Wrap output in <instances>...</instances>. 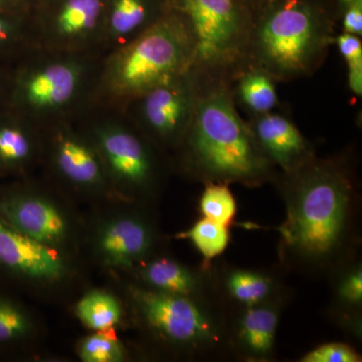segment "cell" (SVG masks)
I'll return each instance as SVG.
<instances>
[{"label":"cell","instance_id":"22","mask_svg":"<svg viewBox=\"0 0 362 362\" xmlns=\"http://www.w3.org/2000/svg\"><path fill=\"white\" fill-rule=\"evenodd\" d=\"M225 284L228 294L247 308L268 302L275 288L270 277L249 270L230 272Z\"/></svg>","mask_w":362,"mask_h":362},{"label":"cell","instance_id":"28","mask_svg":"<svg viewBox=\"0 0 362 362\" xmlns=\"http://www.w3.org/2000/svg\"><path fill=\"white\" fill-rule=\"evenodd\" d=\"M303 362H358L361 357L358 354L343 343H328L308 352L301 359Z\"/></svg>","mask_w":362,"mask_h":362},{"label":"cell","instance_id":"33","mask_svg":"<svg viewBox=\"0 0 362 362\" xmlns=\"http://www.w3.org/2000/svg\"><path fill=\"white\" fill-rule=\"evenodd\" d=\"M21 0H0V11L1 13L20 14V16H25L21 14L18 9V4H21Z\"/></svg>","mask_w":362,"mask_h":362},{"label":"cell","instance_id":"30","mask_svg":"<svg viewBox=\"0 0 362 362\" xmlns=\"http://www.w3.org/2000/svg\"><path fill=\"white\" fill-rule=\"evenodd\" d=\"M334 45H337L342 58L350 69H362L361 37L349 33H338Z\"/></svg>","mask_w":362,"mask_h":362},{"label":"cell","instance_id":"31","mask_svg":"<svg viewBox=\"0 0 362 362\" xmlns=\"http://www.w3.org/2000/svg\"><path fill=\"white\" fill-rule=\"evenodd\" d=\"M341 32L349 35H362V2L347 7L340 16Z\"/></svg>","mask_w":362,"mask_h":362},{"label":"cell","instance_id":"10","mask_svg":"<svg viewBox=\"0 0 362 362\" xmlns=\"http://www.w3.org/2000/svg\"><path fill=\"white\" fill-rule=\"evenodd\" d=\"M107 0H58L30 18L33 47L66 54L104 56Z\"/></svg>","mask_w":362,"mask_h":362},{"label":"cell","instance_id":"24","mask_svg":"<svg viewBox=\"0 0 362 362\" xmlns=\"http://www.w3.org/2000/svg\"><path fill=\"white\" fill-rule=\"evenodd\" d=\"M35 328L33 316L23 305L11 298L0 296V344L28 339Z\"/></svg>","mask_w":362,"mask_h":362},{"label":"cell","instance_id":"32","mask_svg":"<svg viewBox=\"0 0 362 362\" xmlns=\"http://www.w3.org/2000/svg\"><path fill=\"white\" fill-rule=\"evenodd\" d=\"M245 4H247V6L249 7L250 11L252 14V16H256L257 14L261 13L264 8L269 4H271L273 0H243Z\"/></svg>","mask_w":362,"mask_h":362},{"label":"cell","instance_id":"29","mask_svg":"<svg viewBox=\"0 0 362 362\" xmlns=\"http://www.w3.org/2000/svg\"><path fill=\"white\" fill-rule=\"evenodd\" d=\"M338 298L347 307L361 306L362 302V271L361 267L350 270L340 281L337 289Z\"/></svg>","mask_w":362,"mask_h":362},{"label":"cell","instance_id":"5","mask_svg":"<svg viewBox=\"0 0 362 362\" xmlns=\"http://www.w3.org/2000/svg\"><path fill=\"white\" fill-rule=\"evenodd\" d=\"M9 80L8 109L37 129L90 109L102 56L30 49Z\"/></svg>","mask_w":362,"mask_h":362},{"label":"cell","instance_id":"2","mask_svg":"<svg viewBox=\"0 0 362 362\" xmlns=\"http://www.w3.org/2000/svg\"><path fill=\"white\" fill-rule=\"evenodd\" d=\"M185 168L206 182L259 187L274 165L240 116L230 83L202 78L199 99L180 147Z\"/></svg>","mask_w":362,"mask_h":362},{"label":"cell","instance_id":"14","mask_svg":"<svg viewBox=\"0 0 362 362\" xmlns=\"http://www.w3.org/2000/svg\"><path fill=\"white\" fill-rule=\"evenodd\" d=\"M154 239L153 228L139 214H112L98 225L93 237V251L106 268L128 270L147 258Z\"/></svg>","mask_w":362,"mask_h":362},{"label":"cell","instance_id":"20","mask_svg":"<svg viewBox=\"0 0 362 362\" xmlns=\"http://www.w3.org/2000/svg\"><path fill=\"white\" fill-rule=\"evenodd\" d=\"M139 274L145 287L156 291L195 298L202 289L199 276L173 259L158 258L147 262Z\"/></svg>","mask_w":362,"mask_h":362},{"label":"cell","instance_id":"11","mask_svg":"<svg viewBox=\"0 0 362 362\" xmlns=\"http://www.w3.org/2000/svg\"><path fill=\"white\" fill-rule=\"evenodd\" d=\"M0 218L40 244L68 254L75 242L76 223L61 202L30 187L0 192Z\"/></svg>","mask_w":362,"mask_h":362},{"label":"cell","instance_id":"7","mask_svg":"<svg viewBox=\"0 0 362 362\" xmlns=\"http://www.w3.org/2000/svg\"><path fill=\"white\" fill-rule=\"evenodd\" d=\"M96 110L83 130L97 149L112 192L128 199L149 194L159 177L153 143L120 111Z\"/></svg>","mask_w":362,"mask_h":362},{"label":"cell","instance_id":"34","mask_svg":"<svg viewBox=\"0 0 362 362\" xmlns=\"http://www.w3.org/2000/svg\"><path fill=\"white\" fill-rule=\"evenodd\" d=\"M335 4H337V20L341 16L343 11L347 8V7L352 6L354 4H358V2H362V0H334Z\"/></svg>","mask_w":362,"mask_h":362},{"label":"cell","instance_id":"8","mask_svg":"<svg viewBox=\"0 0 362 362\" xmlns=\"http://www.w3.org/2000/svg\"><path fill=\"white\" fill-rule=\"evenodd\" d=\"M201 85V76L190 69L135 98L119 111L154 146L178 149L194 117Z\"/></svg>","mask_w":362,"mask_h":362},{"label":"cell","instance_id":"16","mask_svg":"<svg viewBox=\"0 0 362 362\" xmlns=\"http://www.w3.org/2000/svg\"><path fill=\"white\" fill-rule=\"evenodd\" d=\"M168 11L160 0H107L104 54L134 40Z\"/></svg>","mask_w":362,"mask_h":362},{"label":"cell","instance_id":"35","mask_svg":"<svg viewBox=\"0 0 362 362\" xmlns=\"http://www.w3.org/2000/svg\"><path fill=\"white\" fill-rule=\"evenodd\" d=\"M7 89H8V82H6V78L0 76V99L6 96Z\"/></svg>","mask_w":362,"mask_h":362},{"label":"cell","instance_id":"4","mask_svg":"<svg viewBox=\"0 0 362 362\" xmlns=\"http://www.w3.org/2000/svg\"><path fill=\"white\" fill-rule=\"evenodd\" d=\"M337 26L319 0H273L254 18L247 65L277 82L309 77L334 45Z\"/></svg>","mask_w":362,"mask_h":362},{"label":"cell","instance_id":"17","mask_svg":"<svg viewBox=\"0 0 362 362\" xmlns=\"http://www.w3.org/2000/svg\"><path fill=\"white\" fill-rule=\"evenodd\" d=\"M40 151V129L9 109L0 112V173H23Z\"/></svg>","mask_w":362,"mask_h":362},{"label":"cell","instance_id":"26","mask_svg":"<svg viewBox=\"0 0 362 362\" xmlns=\"http://www.w3.org/2000/svg\"><path fill=\"white\" fill-rule=\"evenodd\" d=\"M199 206L204 218L226 226L237 213L235 197L226 182H206Z\"/></svg>","mask_w":362,"mask_h":362},{"label":"cell","instance_id":"1","mask_svg":"<svg viewBox=\"0 0 362 362\" xmlns=\"http://www.w3.org/2000/svg\"><path fill=\"white\" fill-rule=\"evenodd\" d=\"M286 220L279 228L286 258L324 265L342 252L350 235L354 190L342 164L314 157L285 175Z\"/></svg>","mask_w":362,"mask_h":362},{"label":"cell","instance_id":"6","mask_svg":"<svg viewBox=\"0 0 362 362\" xmlns=\"http://www.w3.org/2000/svg\"><path fill=\"white\" fill-rule=\"evenodd\" d=\"M194 42L192 68L202 78L232 82L247 66L254 16L243 0H168Z\"/></svg>","mask_w":362,"mask_h":362},{"label":"cell","instance_id":"9","mask_svg":"<svg viewBox=\"0 0 362 362\" xmlns=\"http://www.w3.org/2000/svg\"><path fill=\"white\" fill-rule=\"evenodd\" d=\"M129 295L138 316L164 341L187 349H206L218 342L216 319L195 298L131 286Z\"/></svg>","mask_w":362,"mask_h":362},{"label":"cell","instance_id":"25","mask_svg":"<svg viewBox=\"0 0 362 362\" xmlns=\"http://www.w3.org/2000/svg\"><path fill=\"white\" fill-rule=\"evenodd\" d=\"M180 237L192 240L206 262L220 256L230 243L228 226L206 218L197 221L187 232L180 233Z\"/></svg>","mask_w":362,"mask_h":362},{"label":"cell","instance_id":"18","mask_svg":"<svg viewBox=\"0 0 362 362\" xmlns=\"http://www.w3.org/2000/svg\"><path fill=\"white\" fill-rule=\"evenodd\" d=\"M277 81L258 66L247 65L230 82L233 101L250 117L275 111L279 105Z\"/></svg>","mask_w":362,"mask_h":362},{"label":"cell","instance_id":"3","mask_svg":"<svg viewBox=\"0 0 362 362\" xmlns=\"http://www.w3.org/2000/svg\"><path fill=\"white\" fill-rule=\"evenodd\" d=\"M187 23L169 8L148 30L101 59L90 109L121 110L147 90L192 68Z\"/></svg>","mask_w":362,"mask_h":362},{"label":"cell","instance_id":"23","mask_svg":"<svg viewBox=\"0 0 362 362\" xmlns=\"http://www.w3.org/2000/svg\"><path fill=\"white\" fill-rule=\"evenodd\" d=\"M30 16L0 11V58L21 57L33 49Z\"/></svg>","mask_w":362,"mask_h":362},{"label":"cell","instance_id":"13","mask_svg":"<svg viewBox=\"0 0 362 362\" xmlns=\"http://www.w3.org/2000/svg\"><path fill=\"white\" fill-rule=\"evenodd\" d=\"M0 271L40 286L59 285L70 277L68 255L23 235L0 218Z\"/></svg>","mask_w":362,"mask_h":362},{"label":"cell","instance_id":"19","mask_svg":"<svg viewBox=\"0 0 362 362\" xmlns=\"http://www.w3.org/2000/svg\"><path fill=\"white\" fill-rule=\"evenodd\" d=\"M279 324L277 307L268 303L247 307L238 324V342L247 356L263 358L270 356Z\"/></svg>","mask_w":362,"mask_h":362},{"label":"cell","instance_id":"27","mask_svg":"<svg viewBox=\"0 0 362 362\" xmlns=\"http://www.w3.org/2000/svg\"><path fill=\"white\" fill-rule=\"evenodd\" d=\"M77 354L84 362H122L126 359L122 343L105 331L83 338L78 343Z\"/></svg>","mask_w":362,"mask_h":362},{"label":"cell","instance_id":"21","mask_svg":"<svg viewBox=\"0 0 362 362\" xmlns=\"http://www.w3.org/2000/svg\"><path fill=\"white\" fill-rule=\"evenodd\" d=\"M75 314L89 329L108 331L122 320L123 308L118 298L112 293L92 290L78 300Z\"/></svg>","mask_w":362,"mask_h":362},{"label":"cell","instance_id":"15","mask_svg":"<svg viewBox=\"0 0 362 362\" xmlns=\"http://www.w3.org/2000/svg\"><path fill=\"white\" fill-rule=\"evenodd\" d=\"M247 124L267 158L284 175L294 173L315 157L310 142L286 114L269 112L250 117Z\"/></svg>","mask_w":362,"mask_h":362},{"label":"cell","instance_id":"12","mask_svg":"<svg viewBox=\"0 0 362 362\" xmlns=\"http://www.w3.org/2000/svg\"><path fill=\"white\" fill-rule=\"evenodd\" d=\"M74 120L59 121L40 129L52 170L66 185L87 194L112 192L97 149Z\"/></svg>","mask_w":362,"mask_h":362}]
</instances>
